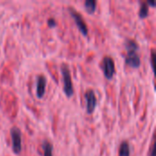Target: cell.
<instances>
[{
	"instance_id": "cell-9",
	"label": "cell",
	"mask_w": 156,
	"mask_h": 156,
	"mask_svg": "<svg viewBox=\"0 0 156 156\" xmlns=\"http://www.w3.org/2000/svg\"><path fill=\"white\" fill-rule=\"evenodd\" d=\"M43 151H44V156H53L52 152H53V145L48 142V141H44L43 143Z\"/></svg>"
},
{
	"instance_id": "cell-13",
	"label": "cell",
	"mask_w": 156,
	"mask_h": 156,
	"mask_svg": "<svg viewBox=\"0 0 156 156\" xmlns=\"http://www.w3.org/2000/svg\"><path fill=\"white\" fill-rule=\"evenodd\" d=\"M48 26L53 27V26L56 25V21H55L54 18H48Z\"/></svg>"
},
{
	"instance_id": "cell-11",
	"label": "cell",
	"mask_w": 156,
	"mask_h": 156,
	"mask_svg": "<svg viewBox=\"0 0 156 156\" xmlns=\"http://www.w3.org/2000/svg\"><path fill=\"white\" fill-rule=\"evenodd\" d=\"M148 13H149V7H148L147 4L143 3L141 5L140 9H139V16H140V17H142V18L146 17L148 16Z\"/></svg>"
},
{
	"instance_id": "cell-5",
	"label": "cell",
	"mask_w": 156,
	"mask_h": 156,
	"mask_svg": "<svg viewBox=\"0 0 156 156\" xmlns=\"http://www.w3.org/2000/svg\"><path fill=\"white\" fill-rule=\"evenodd\" d=\"M85 99L87 102V112L92 113L97 106V98L93 90H88L85 93Z\"/></svg>"
},
{
	"instance_id": "cell-3",
	"label": "cell",
	"mask_w": 156,
	"mask_h": 156,
	"mask_svg": "<svg viewBox=\"0 0 156 156\" xmlns=\"http://www.w3.org/2000/svg\"><path fill=\"white\" fill-rule=\"evenodd\" d=\"M102 69H103V73L104 76L107 79H112L115 73V64H114V60L112 57L110 56H106L103 58L102 60Z\"/></svg>"
},
{
	"instance_id": "cell-10",
	"label": "cell",
	"mask_w": 156,
	"mask_h": 156,
	"mask_svg": "<svg viewBox=\"0 0 156 156\" xmlns=\"http://www.w3.org/2000/svg\"><path fill=\"white\" fill-rule=\"evenodd\" d=\"M84 5H85L86 10H87L89 13H93V12L96 10L97 3H96V1H94V0H86V1L84 2Z\"/></svg>"
},
{
	"instance_id": "cell-4",
	"label": "cell",
	"mask_w": 156,
	"mask_h": 156,
	"mask_svg": "<svg viewBox=\"0 0 156 156\" xmlns=\"http://www.w3.org/2000/svg\"><path fill=\"white\" fill-rule=\"evenodd\" d=\"M69 12L72 16V17L74 18L75 22H76V25L78 26V27L80 28V30L81 31V33L85 36L88 35V27L83 19V17L81 16V15L77 12L76 10H74L73 8L69 7Z\"/></svg>"
},
{
	"instance_id": "cell-7",
	"label": "cell",
	"mask_w": 156,
	"mask_h": 156,
	"mask_svg": "<svg viewBox=\"0 0 156 156\" xmlns=\"http://www.w3.org/2000/svg\"><path fill=\"white\" fill-rule=\"evenodd\" d=\"M46 84L47 80L45 76L39 75L37 78V95L38 98H42L46 91Z\"/></svg>"
},
{
	"instance_id": "cell-6",
	"label": "cell",
	"mask_w": 156,
	"mask_h": 156,
	"mask_svg": "<svg viewBox=\"0 0 156 156\" xmlns=\"http://www.w3.org/2000/svg\"><path fill=\"white\" fill-rule=\"evenodd\" d=\"M136 51L137 50H127L125 62L133 68H138L141 65V58Z\"/></svg>"
},
{
	"instance_id": "cell-2",
	"label": "cell",
	"mask_w": 156,
	"mask_h": 156,
	"mask_svg": "<svg viewBox=\"0 0 156 156\" xmlns=\"http://www.w3.org/2000/svg\"><path fill=\"white\" fill-rule=\"evenodd\" d=\"M10 136L12 140V149L15 154H19L22 149L21 132L17 127H13L10 130Z\"/></svg>"
},
{
	"instance_id": "cell-1",
	"label": "cell",
	"mask_w": 156,
	"mask_h": 156,
	"mask_svg": "<svg viewBox=\"0 0 156 156\" xmlns=\"http://www.w3.org/2000/svg\"><path fill=\"white\" fill-rule=\"evenodd\" d=\"M61 73L63 78V90L68 97H71L74 93V89H73L70 71L66 64H63L61 66Z\"/></svg>"
},
{
	"instance_id": "cell-12",
	"label": "cell",
	"mask_w": 156,
	"mask_h": 156,
	"mask_svg": "<svg viewBox=\"0 0 156 156\" xmlns=\"http://www.w3.org/2000/svg\"><path fill=\"white\" fill-rule=\"evenodd\" d=\"M125 47H126L127 50H137L138 48H139L137 42L133 40V39H127Z\"/></svg>"
},
{
	"instance_id": "cell-8",
	"label": "cell",
	"mask_w": 156,
	"mask_h": 156,
	"mask_svg": "<svg viewBox=\"0 0 156 156\" xmlns=\"http://www.w3.org/2000/svg\"><path fill=\"white\" fill-rule=\"evenodd\" d=\"M119 156H130V145L127 142H122L119 148Z\"/></svg>"
},
{
	"instance_id": "cell-14",
	"label": "cell",
	"mask_w": 156,
	"mask_h": 156,
	"mask_svg": "<svg viewBox=\"0 0 156 156\" xmlns=\"http://www.w3.org/2000/svg\"><path fill=\"white\" fill-rule=\"evenodd\" d=\"M151 156H155V152H154V145L152 147V152H151Z\"/></svg>"
},
{
	"instance_id": "cell-15",
	"label": "cell",
	"mask_w": 156,
	"mask_h": 156,
	"mask_svg": "<svg viewBox=\"0 0 156 156\" xmlns=\"http://www.w3.org/2000/svg\"><path fill=\"white\" fill-rule=\"evenodd\" d=\"M148 4L151 5H153V6H155V3L153 2V1H148Z\"/></svg>"
}]
</instances>
